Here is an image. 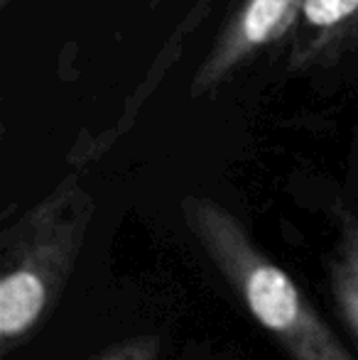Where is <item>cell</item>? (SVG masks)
Instances as JSON below:
<instances>
[{
    "label": "cell",
    "mask_w": 358,
    "mask_h": 360,
    "mask_svg": "<svg viewBox=\"0 0 358 360\" xmlns=\"http://www.w3.org/2000/svg\"><path fill=\"white\" fill-rule=\"evenodd\" d=\"M96 360H162V343L158 336H133L118 341Z\"/></svg>",
    "instance_id": "52a82bcc"
},
{
    "label": "cell",
    "mask_w": 358,
    "mask_h": 360,
    "mask_svg": "<svg viewBox=\"0 0 358 360\" xmlns=\"http://www.w3.org/2000/svg\"><path fill=\"white\" fill-rule=\"evenodd\" d=\"M305 0H238L189 86V98L226 86L260 52L292 34Z\"/></svg>",
    "instance_id": "3957f363"
},
{
    "label": "cell",
    "mask_w": 358,
    "mask_h": 360,
    "mask_svg": "<svg viewBox=\"0 0 358 360\" xmlns=\"http://www.w3.org/2000/svg\"><path fill=\"white\" fill-rule=\"evenodd\" d=\"M211 8H214V0H196V3L191 5V10L186 13V18L181 20V25H179L177 30H174L172 37L167 39V44L162 47L160 57L155 59L153 69L148 72V79H145L143 84H140V89H135V94L123 103L118 118H115L106 130H101L96 138L77 140V147H74V152H72V162H87L89 157L101 155V152L108 150V147L113 145L115 140H118L120 135H123L125 130L130 128V125H133V118L138 115V110L145 105V101L150 98L155 84H160V79H165V74L170 72V67H172V64L179 59V54H181V49H184L186 39H189V34L194 32L196 27H199L201 20H204L206 15L211 13Z\"/></svg>",
    "instance_id": "5b68a950"
},
{
    "label": "cell",
    "mask_w": 358,
    "mask_h": 360,
    "mask_svg": "<svg viewBox=\"0 0 358 360\" xmlns=\"http://www.w3.org/2000/svg\"><path fill=\"white\" fill-rule=\"evenodd\" d=\"M329 287L346 326L358 338V216L349 209L336 214V238L329 255Z\"/></svg>",
    "instance_id": "8992f818"
},
{
    "label": "cell",
    "mask_w": 358,
    "mask_h": 360,
    "mask_svg": "<svg viewBox=\"0 0 358 360\" xmlns=\"http://www.w3.org/2000/svg\"><path fill=\"white\" fill-rule=\"evenodd\" d=\"M287 67L309 72L358 47V0H305L292 30Z\"/></svg>",
    "instance_id": "277c9868"
},
{
    "label": "cell",
    "mask_w": 358,
    "mask_h": 360,
    "mask_svg": "<svg viewBox=\"0 0 358 360\" xmlns=\"http://www.w3.org/2000/svg\"><path fill=\"white\" fill-rule=\"evenodd\" d=\"M13 3H18V0H0V8H10V5H13Z\"/></svg>",
    "instance_id": "ba28073f"
},
{
    "label": "cell",
    "mask_w": 358,
    "mask_h": 360,
    "mask_svg": "<svg viewBox=\"0 0 358 360\" xmlns=\"http://www.w3.org/2000/svg\"><path fill=\"white\" fill-rule=\"evenodd\" d=\"M181 218L206 260L290 360H356L302 287L224 204L189 194L181 199Z\"/></svg>",
    "instance_id": "6da1fadb"
},
{
    "label": "cell",
    "mask_w": 358,
    "mask_h": 360,
    "mask_svg": "<svg viewBox=\"0 0 358 360\" xmlns=\"http://www.w3.org/2000/svg\"><path fill=\"white\" fill-rule=\"evenodd\" d=\"M96 214L79 174H69L44 199L5 228L0 260V353L10 356L52 314L77 265Z\"/></svg>",
    "instance_id": "7a4b0ae2"
}]
</instances>
